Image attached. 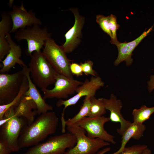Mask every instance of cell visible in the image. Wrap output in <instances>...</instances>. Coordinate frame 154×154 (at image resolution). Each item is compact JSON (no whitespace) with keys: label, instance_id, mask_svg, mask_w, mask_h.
Listing matches in <instances>:
<instances>
[{"label":"cell","instance_id":"obj_1","mask_svg":"<svg viewBox=\"0 0 154 154\" xmlns=\"http://www.w3.org/2000/svg\"><path fill=\"white\" fill-rule=\"evenodd\" d=\"M58 121V118L54 112L48 111L40 115L32 123L22 129L18 140L20 149L36 145L54 133Z\"/></svg>","mask_w":154,"mask_h":154},{"label":"cell","instance_id":"obj_2","mask_svg":"<svg viewBox=\"0 0 154 154\" xmlns=\"http://www.w3.org/2000/svg\"><path fill=\"white\" fill-rule=\"evenodd\" d=\"M28 67L31 78L41 90L54 84L57 74L41 51L34 52Z\"/></svg>","mask_w":154,"mask_h":154},{"label":"cell","instance_id":"obj_3","mask_svg":"<svg viewBox=\"0 0 154 154\" xmlns=\"http://www.w3.org/2000/svg\"><path fill=\"white\" fill-rule=\"evenodd\" d=\"M14 108L11 107L6 111L4 116L8 118V121L0 126V141L7 145L11 152L18 151L20 149L18 144L19 137L22 129L27 123L25 118L15 115Z\"/></svg>","mask_w":154,"mask_h":154},{"label":"cell","instance_id":"obj_4","mask_svg":"<svg viewBox=\"0 0 154 154\" xmlns=\"http://www.w3.org/2000/svg\"><path fill=\"white\" fill-rule=\"evenodd\" d=\"M66 129L76 137L77 142L73 148L64 154H95L101 149L110 145V143L98 138H91L86 135L84 129L76 123L67 124Z\"/></svg>","mask_w":154,"mask_h":154},{"label":"cell","instance_id":"obj_5","mask_svg":"<svg viewBox=\"0 0 154 154\" xmlns=\"http://www.w3.org/2000/svg\"><path fill=\"white\" fill-rule=\"evenodd\" d=\"M77 142L75 136L70 132L52 136L46 142L38 144L23 154H60L67 149L74 147Z\"/></svg>","mask_w":154,"mask_h":154},{"label":"cell","instance_id":"obj_6","mask_svg":"<svg viewBox=\"0 0 154 154\" xmlns=\"http://www.w3.org/2000/svg\"><path fill=\"white\" fill-rule=\"evenodd\" d=\"M35 25L17 31L14 37L18 41L25 40L27 43L26 54L31 57L35 52H40L43 49L46 40L51 38L52 34L48 32L46 27H41Z\"/></svg>","mask_w":154,"mask_h":154},{"label":"cell","instance_id":"obj_7","mask_svg":"<svg viewBox=\"0 0 154 154\" xmlns=\"http://www.w3.org/2000/svg\"><path fill=\"white\" fill-rule=\"evenodd\" d=\"M42 52L54 69L58 74L74 79L70 70L72 60L69 59L61 46L51 38L47 39Z\"/></svg>","mask_w":154,"mask_h":154},{"label":"cell","instance_id":"obj_8","mask_svg":"<svg viewBox=\"0 0 154 154\" xmlns=\"http://www.w3.org/2000/svg\"><path fill=\"white\" fill-rule=\"evenodd\" d=\"M104 83L99 76H92L89 80L86 79L83 84L77 88L75 96L67 100L60 99L56 102V106L58 108L64 106L61 118L62 125L65 124L64 113L68 106L76 104L80 99L84 96H94L97 91L104 86Z\"/></svg>","mask_w":154,"mask_h":154},{"label":"cell","instance_id":"obj_9","mask_svg":"<svg viewBox=\"0 0 154 154\" xmlns=\"http://www.w3.org/2000/svg\"><path fill=\"white\" fill-rule=\"evenodd\" d=\"M21 70L9 74H0V105L8 104L16 97L24 76Z\"/></svg>","mask_w":154,"mask_h":154},{"label":"cell","instance_id":"obj_10","mask_svg":"<svg viewBox=\"0 0 154 154\" xmlns=\"http://www.w3.org/2000/svg\"><path fill=\"white\" fill-rule=\"evenodd\" d=\"M110 121L109 117L103 116L93 118L87 117L76 124L85 130L88 137L99 138L110 143L115 144L114 137L109 133L104 128V124Z\"/></svg>","mask_w":154,"mask_h":154},{"label":"cell","instance_id":"obj_11","mask_svg":"<svg viewBox=\"0 0 154 154\" xmlns=\"http://www.w3.org/2000/svg\"><path fill=\"white\" fill-rule=\"evenodd\" d=\"M83 83L82 82L57 73L53 88L41 90L44 94L43 98L44 100L53 98L60 99L67 98L69 95L76 92L77 88Z\"/></svg>","mask_w":154,"mask_h":154},{"label":"cell","instance_id":"obj_12","mask_svg":"<svg viewBox=\"0 0 154 154\" xmlns=\"http://www.w3.org/2000/svg\"><path fill=\"white\" fill-rule=\"evenodd\" d=\"M8 13L12 20L13 27L10 33H14L19 29L31 27L35 25H40L42 22L37 18L32 10L27 11L22 3L20 6L14 5L12 10Z\"/></svg>","mask_w":154,"mask_h":154},{"label":"cell","instance_id":"obj_13","mask_svg":"<svg viewBox=\"0 0 154 154\" xmlns=\"http://www.w3.org/2000/svg\"><path fill=\"white\" fill-rule=\"evenodd\" d=\"M70 10L74 14L75 22L72 27L65 35V41L61 45L66 53L72 52L81 42L82 30L85 21L84 17L80 15L77 9L71 8Z\"/></svg>","mask_w":154,"mask_h":154},{"label":"cell","instance_id":"obj_14","mask_svg":"<svg viewBox=\"0 0 154 154\" xmlns=\"http://www.w3.org/2000/svg\"><path fill=\"white\" fill-rule=\"evenodd\" d=\"M103 100L106 110L110 112V121L120 123V127L117 129V131L119 134L122 135L131 123L125 119L121 113L123 107L122 102L117 99L116 96L112 94H111L110 98H103Z\"/></svg>","mask_w":154,"mask_h":154},{"label":"cell","instance_id":"obj_15","mask_svg":"<svg viewBox=\"0 0 154 154\" xmlns=\"http://www.w3.org/2000/svg\"><path fill=\"white\" fill-rule=\"evenodd\" d=\"M154 25L147 31H144L139 37L131 42L122 43L118 41L114 44L117 46L118 51L117 57L114 63L115 66H117L123 61L125 62L128 66L132 64L133 60L131 56L133 50L142 40L152 31Z\"/></svg>","mask_w":154,"mask_h":154},{"label":"cell","instance_id":"obj_16","mask_svg":"<svg viewBox=\"0 0 154 154\" xmlns=\"http://www.w3.org/2000/svg\"><path fill=\"white\" fill-rule=\"evenodd\" d=\"M6 38L9 44L10 50L6 58L2 61L3 65L0 70V73L8 72L17 64L22 67L26 66L20 59L22 53L20 46L14 41L10 33L7 34Z\"/></svg>","mask_w":154,"mask_h":154},{"label":"cell","instance_id":"obj_17","mask_svg":"<svg viewBox=\"0 0 154 154\" xmlns=\"http://www.w3.org/2000/svg\"><path fill=\"white\" fill-rule=\"evenodd\" d=\"M22 70L28 79L29 84V89L25 93V95L30 96L35 102L37 107L38 114L40 115L52 110L53 106L46 102L32 81L28 67L26 66H23Z\"/></svg>","mask_w":154,"mask_h":154},{"label":"cell","instance_id":"obj_18","mask_svg":"<svg viewBox=\"0 0 154 154\" xmlns=\"http://www.w3.org/2000/svg\"><path fill=\"white\" fill-rule=\"evenodd\" d=\"M15 115L24 117L28 125L34 121L35 116L38 114L36 104L30 96L24 95L18 105L15 108Z\"/></svg>","mask_w":154,"mask_h":154},{"label":"cell","instance_id":"obj_19","mask_svg":"<svg viewBox=\"0 0 154 154\" xmlns=\"http://www.w3.org/2000/svg\"><path fill=\"white\" fill-rule=\"evenodd\" d=\"M0 22V60L2 61L9 53L10 46L6 36L10 33L13 27L11 18L8 13L3 12L1 14Z\"/></svg>","mask_w":154,"mask_h":154},{"label":"cell","instance_id":"obj_20","mask_svg":"<svg viewBox=\"0 0 154 154\" xmlns=\"http://www.w3.org/2000/svg\"><path fill=\"white\" fill-rule=\"evenodd\" d=\"M146 129L145 125L143 124H140L133 122L121 135V147L116 152L111 154H119L125 147V146L129 140L131 138L139 140L143 136L144 131Z\"/></svg>","mask_w":154,"mask_h":154},{"label":"cell","instance_id":"obj_21","mask_svg":"<svg viewBox=\"0 0 154 154\" xmlns=\"http://www.w3.org/2000/svg\"><path fill=\"white\" fill-rule=\"evenodd\" d=\"M24 75L20 91L16 97L11 103L0 105V120L3 118L5 112L8 109L11 107L15 108L18 105L22 97L28 90L29 82L27 76Z\"/></svg>","mask_w":154,"mask_h":154},{"label":"cell","instance_id":"obj_22","mask_svg":"<svg viewBox=\"0 0 154 154\" xmlns=\"http://www.w3.org/2000/svg\"><path fill=\"white\" fill-rule=\"evenodd\" d=\"M91 107L88 117L93 118L103 116L106 113L103 98L97 99L94 96L90 98Z\"/></svg>","mask_w":154,"mask_h":154},{"label":"cell","instance_id":"obj_23","mask_svg":"<svg viewBox=\"0 0 154 154\" xmlns=\"http://www.w3.org/2000/svg\"><path fill=\"white\" fill-rule=\"evenodd\" d=\"M91 97L88 96L85 97L78 112L72 117L66 121V125L67 124L76 123L84 117H88L91 107Z\"/></svg>","mask_w":154,"mask_h":154},{"label":"cell","instance_id":"obj_24","mask_svg":"<svg viewBox=\"0 0 154 154\" xmlns=\"http://www.w3.org/2000/svg\"><path fill=\"white\" fill-rule=\"evenodd\" d=\"M154 113V107L148 108L143 105L139 109H134L132 114L133 122L140 124L148 119L151 115Z\"/></svg>","mask_w":154,"mask_h":154},{"label":"cell","instance_id":"obj_25","mask_svg":"<svg viewBox=\"0 0 154 154\" xmlns=\"http://www.w3.org/2000/svg\"><path fill=\"white\" fill-rule=\"evenodd\" d=\"M109 25L112 37L110 41L112 44H114L118 41L117 38L116 31L119 27L117 23L116 17L112 14L108 16Z\"/></svg>","mask_w":154,"mask_h":154},{"label":"cell","instance_id":"obj_26","mask_svg":"<svg viewBox=\"0 0 154 154\" xmlns=\"http://www.w3.org/2000/svg\"><path fill=\"white\" fill-rule=\"evenodd\" d=\"M96 21L103 31L107 33L111 38L112 36L109 26L108 16L106 17L102 15H97Z\"/></svg>","mask_w":154,"mask_h":154},{"label":"cell","instance_id":"obj_27","mask_svg":"<svg viewBox=\"0 0 154 154\" xmlns=\"http://www.w3.org/2000/svg\"><path fill=\"white\" fill-rule=\"evenodd\" d=\"M147 148L145 145H136L125 147L119 154H143L144 150Z\"/></svg>","mask_w":154,"mask_h":154},{"label":"cell","instance_id":"obj_28","mask_svg":"<svg viewBox=\"0 0 154 154\" xmlns=\"http://www.w3.org/2000/svg\"><path fill=\"white\" fill-rule=\"evenodd\" d=\"M80 65L82 67L83 73L86 75L98 76L97 72L93 69V63L90 60L85 61L84 63L81 62Z\"/></svg>","mask_w":154,"mask_h":154},{"label":"cell","instance_id":"obj_29","mask_svg":"<svg viewBox=\"0 0 154 154\" xmlns=\"http://www.w3.org/2000/svg\"><path fill=\"white\" fill-rule=\"evenodd\" d=\"M70 70L73 75H75L77 77L83 75V72L82 67L77 63L72 62L70 66Z\"/></svg>","mask_w":154,"mask_h":154},{"label":"cell","instance_id":"obj_30","mask_svg":"<svg viewBox=\"0 0 154 154\" xmlns=\"http://www.w3.org/2000/svg\"><path fill=\"white\" fill-rule=\"evenodd\" d=\"M11 152L7 145L0 141V154H9Z\"/></svg>","mask_w":154,"mask_h":154},{"label":"cell","instance_id":"obj_31","mask_svg":"<svg viewBox=\"0 0 154 154\" xmlns=\"http://www.w3.org/2000/svg\"><path fill=\"white\" fill-rule=\"evenodd\" d=\"M150 80L147 82L148 89L149 92L154 89V75L151 76Z\"/></svg>","mask_w":154,"mask_h":154},{"label":"cell","instance_id":"obj_32","mask_svg":"<svg viewBox=\"0 0 154 154\" xmlns=\"http://www.w3.org/2000/svg\"><path fill=\"white\" fill-rule=\"evenodd\" d=\"M110 149L111 148L110 147H106L99 151L95 154H105L106 153L110 151Z\"/></svg>","mask_w":154,"mask_h":154},{"label":"cell","instance_id":"obj_33","mask_svg":"<svg viewBox=\"0 0 154 154\" xmlns=\"http://www.w3.org/2000/svg\"><path fill=\"white\" fill-rule=\"evenodd\" d=\"M151 150L147 148L144 150L143 154H151Z\"/></svg>","mask_w":154,"mask_h":154},{"label":"cell","instance_id":"obj_34","mask_svg":"<svg viewBox=\"0 0 154 154\" xmlns=\"http://www.w3.org/2000/svg\"><path fill=\"white\" fill-rule=\"evenodd\" d=\"M60 154H64V153Z\"/></svg>","mask_w":154,"mask_h":154}]
</instances>
